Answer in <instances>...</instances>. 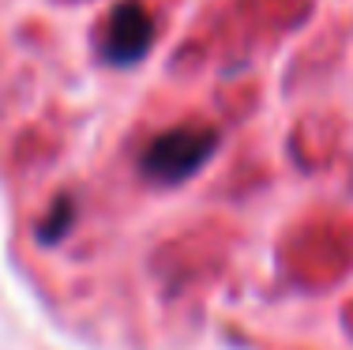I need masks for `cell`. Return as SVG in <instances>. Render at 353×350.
<instances>
[{
    "instance_id": "cell-1",
    "label": "cell",
    "mask_w": 353,
    "mask_h": 350,
    "mask_svg": "<svg viewBox=\"0 0 353 350\" xmlns=\"http://www.w3.org/2000/svg\"><path fill=\"white\" fill-rule=\"evenodd\" d=\"M214 151L218 132L211 124H181V128H170L150 139L139 166L154 185H176V181H188L196 170H203Z\"/></svg>"
},
{
    "instance_id": "cell-2",
    "label": "cell",
    "mask_w": 353,
    "mask_h": 350,
    "mask_svg": "<svg viewBox=\"0 0 353 350\" xmlns=\"http://www.w3.org/2000/svg\"><path fill=\"white\" fill-rule=\"evenodd\" d=\"M154 46V19L139 0H124L113 8L105 23V38H102V53L109 64L117 68H128V64L143 61Z\"/></svg>"
}]
</instances>
